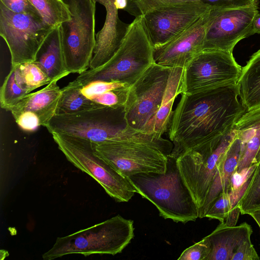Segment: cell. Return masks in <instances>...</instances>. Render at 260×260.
I'll use <instances>...</instances> for the list:
<instances>
[{
  "label": "cell",
  "instance_id": "obj_38",
  "mask_svg": "<svg viewBox=\"0 0 260 260\" xmlns=\"http://www.w3.org/2000/svg\"><path fill=\"white\" fill-rule=\"evenodd\" d=\"M142 1V0H128V5L131 3H133L134 2H138V1Z\"/></svg>",
  "mask_w": 260,
  "mask_h": 260
},
{
  "label": "cell",
  "instance_id": "obj_1",
  "mask_svg": "<svg viewBox=\"0 0 260 260\" xmlns=\"http://www.w3.org/2000/svg\"><path fill=\"white\" fill-rule=\"evenodd\" d=\"M236 84L195 93H182L167 132L177 159L185 151L230 131L246 110Z\"/></svg>",
  "mask_w": 260,
  "mask_h": 260
},
{
  "label": "cell",
  "instance_id": "obj_14",
  "mask_svg": "<svg viewBox=\"0 0 260 260\" xmlns=\"http://www.w3.org/2000/svg\"><path fill=\"white\" fill-rule=\"evenodd\" d=\"M212 8L201 2L161 6L143 15V22L154 48L172 40Z\"/></svg>",
  "mask_w": 260,
  "mask_h": 260
},
{
  "label": "cell",
  "instance_id": "obj_22",
  "mask_svg": "<svg viewBox=\"0 0 260 260\" xmlns=\"http://www.w3.org/2000/svg\"><path fill=\"white\" fill-rule=\"evenodd\" d=\"M35 61L44 69L51 81H58L70 74L65 64L60 25L54 27L48 35Z\"/></svg>",
  "mask_w": 260,
  "mask_h": 260
},
{
  "label": "cell",
  "instance_id": "obj_30",
  "mask_svg": "<svg viewBox=\"0 0 260 260\" xmlns=\"http://www.w3.org/2000/svg\"><path fill=\"white\" fill-rule=\"evenodd\" d=\"M17 66L21 81L28 93L51 82L44 69L36 61Z\"/></svg>",
  "mask_w": 260,
  "mask_h": 260
},
{
  "label": "cell",
  "instance_id": "obj_19",
  "mask_svg": "<svg viewBox=\"0 0 260 260\" xmlns=\"http://www.w3.org/2000/svg\"><path fill=\"white\" fill-rule=\"evenodd\" d=\"M252 234V228L246 222L233 226L220 223L204 238L210 248L206 260H232L239 246L250 239Z\"/></svg>",
  "mask_w": 260,
  "mask_h": 260
},
{
  "label": "cell",
  "instance_id": "obj_18",
  "mask_svg": "<svg viewBox=\"0 0 260 260\" xmlns=\"http://www.w3.org/2000/svg\"><path fill=\"white\" fill-rule=\"evenodd\" d=\"M58 80H53L43 88L30 92L17 103L10 110L14 118L24 112H30L39 119L41 126H44L56 114L61 95Z\"/></svg>",
  "mask_w": 260,
  "mask_h": 260
},
{
  "label": "cell",
  "instance_id": "obj_28",
  "mask_svg": "<svg viewBox=\"0 0 260 260\" xmlns=\"http://www.w3.org/2000/svg\"><path fill=\"white\" fill-rule=\"evenodd\" d=\"M38 10L44 21L54 27L69 21L71 14L63 0H28Z\"/></svg>",
  "mask_w": 260,
  "mask_h": 260
},
{
  "label": "cell",
  "instance_id": "obj_27",
  "mask_svg": "<svg viewBox=\"0 0 260 260\" xmlns=\"http://www.w3.org/2000/svg\"><path fill=\"white\" fill-rule=\"evenodd\" d=\"M28 94L20 79L17 66L11 67L0 89L1 108L10 111L19 101Z\"/></svg>",
  "mask_w": 260,
  "mask_h": 260
},
{
  "label": "cell",
  "instance_id": "obj_2",
  "mask_svg": "<svg viewBox=\"0 0 260 260\" xmlns=\"http://www.w3.org/2000/svg\"><path fill=\"white\" fill-rule=\"evenodd\" d=\"M127 178L136 192L154 204L165 219L185 223L199 217V208L181 175L176 158L168 156L164 173H140Z\"/></svg>",
  "mask_w": 260,
  "mask_h": 260
},
{
  "label": "cell",
  "instance_id": "obj_37",
  "mask_svg": "<svg viewBox=\"0 0 260 260\" xmlns=\"http://www.w3.org/2000/svg\"><path fill=\"white\" fill-rule=\"evenodd\" d=\"M249 215L253 218L260 229V211L252 213Z\"/></svg>",
  "mask_w": 260,
  "mask_h": 260
},
{
  "label": "cell",
  "instance_id": "obj_5",
  "mask_svg": "<svg viewBox=\"0 0 260 260\" xmlns=\"http://www.w3.org/2000/svg\"><path fill=\"white\" fill-rule=\"evenodd\" d=\"M44 126L51 134L73 136L95 144L126 140L141 133L127 126L123 106L55 114Z\"/></svg>",
  "mask_w": 260,
  "mask_h": 260
},
{
  "label": "cell",
  "instance_id": "obj_29",
  "mask_svg": "<svg viewBox=\"0 0 260 260\" xmlns=\"http://www.w3.org/2000/svg\"><path fill=\"white\" fill-rule=\"evenodd\" d=\"M238 206L241 214L260 211V161L253 172Z\"/></svg>",
  "mask_w": 260,
  "mask_h": 260
},
{
  "label": "cell",
  "instance_id": "obj_3",
  "mask_svg": "<svg viewBox=\"0 0 260 260\" xmlns=\"http://www.w3.org/2000/svg\"><path fill=\"white\" fill-rule=\"evenodd\" d=\"M154 62V47L140 15L130 23L119 48L107 62L85 71L75 80L81 83L116 81L130 86Z\"/></svg>",
  "mask_w": 260,
  "mask_h": 260
},
{
  "label": "cell",
  "instance_id": "obj_7",
  "mask_svg": "<svg viewBox=\"0 0 260 260\" xmlns=\"http://www.w3.org/2000/svg\"><path fill=\"white\" fill-rule=\"evenodd\" d=\"M51 135L67 160L92 177L116 202H127L134 196L136 191L128 178L95 154L93 143L66 134Z\"/></svg>",
  "mask_w": 260,
  "mask_h": 260
},
{
  "label": "cell",
  "instance_id": "obj_10",
  "mask_svg": "<svg viewBox=\"0 0 260 260\" xmlns=\"http://www.w3.org/2000/svg\"><path fill=\"white\" fill-rule=\"evenodd\" d=\"M53 27L41 17L13 12L0 3V35L9 49L11 67L35 61Z\"/></svg>",
  "mask_w": 260,
  "mask_h": 260
},
{
  "label": "cell",
  "instance_id": "obj_31",
  "mask_svg": "<svg viewBox=\"0 0 260 260\" xmlns=\"http://www.w3.org/2000/svg\"><path fill=\"white\" fill-rule=\"evenodd\" d=\"M210 252V247L203 238L200 242L185 249L178 260H206Z\"/></svg>",
  "mask_w": 260,
  "mask_h": 260
},
{
  "label": "cell",
  "instance_id": "obj_34",
  "mask_svg": "<svg viewBox=\"0 0 260 260\" xmlns=\"http://www.w3.org/2000/svg\"><path fill=\"white\" fill-rule=\"evenodd\" d=\"M259 257L253 247L251 239L242 243L234 254L232 260H259Z\"/></svg>",
  "mask_w": 260,
  "mask_h": 260
},
{
  "label": "cell",
  "instance_id": "obj_13",
  "mask_svg": "<svg viewBox=\"0 0 260 260\" xmlns=\"http://www.w3.org/2000/svg\"><path fill=\"white\" fill-rule=\"evenodd\" d=\"M258 4L257 1L245 7L211 10L203 51L233 52L238 42L253 35Z\"/></svg>",
  "mask_w": 260,
  "mask_h": 260
},
{
  "label": "cell",
  "instance_id": "obj_9",
  "mask_svg": "<svg viewBox=\"0 0 260 260\" xmlns=\"http://www.w3.org/2000/svg\"><path fill=\"white\" fill-rule=\"evenodd\" d=\"M235 136L233 127L222 136L185 151L177 159L181 175L199 210L204 205L218 167Z\"/></svg>",
  "mask_w": 260,
  "mask_h": 260
},
{
  "label": "cell",
  "instance_id": "obj_21",
  "mask_svg": "<svg viewBox=\"0 0 260 260\" xmlns=\"http://www.w3.org/2000/svg\"><path fill=\"white\" fill-rule=\"evenodd\" d=\"M241 151V142L236 136L228 149L211 184L203 206L199 210V217H205L212 203L222 193L230 189L231 178L236 170Z\"/></svg>",
  "mask_w": 260,
  "mask_h": 260
},
{
  "label": "cell",
  "instance_id": "obj_36",
  "mask_svg": "<svg viewBox=\"0 0 260 260\" xmlns=\"http://www.w3.org/2000/svg\"><path fill=\"white\" fill-rule=\"evenodd\" d=\"M128 4V0H115V5L118 10H125Z\"/></svg>",
  "mask_w": 260,
  "mask_h": 260
},
{
  "label": "cell",
  "instance_id": "obj_12",
  "mask_svg": "<svg viewBox=\"0 0 260 260\" xmlns=\"http://www.w3.org/2000/svg\"><path fill=\"white\" fill-rule=\"evenodd\" d=\"M241 70L233 52L204 50L184 69L182 93H198L236 84Z\"/></svg>",
  "mask_w": 260,
  "mask_h": 260
},
{
  "label": "cell",
  "instance_id": "obj_11",
  "mask_svg": "<svg viewBox=\"0 0 260 260\" xmlns=\"http://www.w3.org/2000/svg\"><path fill=\"white\" fill-rule=\"evenodd\" d=\"M171 69L154 62L128 87L123 107L129 128L142 132L155 116L160 106Z\"/></svg>",
  "mask_w": 260,
  "mask_h": 260
},
{
  "label": "cell",
  "instance_id": "obj_6",
  "mask_svg": "<svg viewBox=\"0 0 260 260\" xmlns=\"http://www.w3.org/2000/svg\"><path fill=\"white\" fill-rule=\"evenodd\" d=\"M134 221L118 215L71 235L58 237L52 248L42 254L52 260L71 254L114 255L121 252L134 236Z\"/></svg>",
  "mask_w": 260,
  "mask_h": 260
},
{
  "label": "cell",
  "instance_id": "obj_20",
  "mask_svg": "<svg viewBox=\"0 0 260 260\" xmlns=\"http://www.w3.org/2000/svg\"><path fill=\"white\" fill-rule=\"evenodd\" d=\"M184 69L172 68L160 106L142 132L157 138L168 132L173 113V106L177 96L182 93Z\"/></svg>",
  "mask_w": 260,
  "mask_h": 260
},
{
  "label": "cell",
  "instance_id": "obj_17",
  "mask_svg": "<svg viewBox=\"0 0 260 260\" xmlns=\"http://www.w3.org/2000/svg\"><path fill=\"white\" fill-rule=\"evenodd\" d=\"M234 128L241 142L239 172L260 161V109L245 112Z\"/></svg>",
  "mask_w": 260,
  "mask_h": 260
},
{
  "label": "cell",
  "instance_id": "obj_16",
  "mask_svg": "<svg viewBox=\"0 0 260 260\" xmlns=\"http://www.w3.org/2000/svg\"><path fill=\"white\" fill-rule=\"evenodd\" d=\"M103 5L106 16L102 28L95 35V45L89 69H96L107 62L119 48L126 35L129 24L118 16L115 0H94Z\"/></svg>",
  "mask_w": 260,
  "mask_h": 260
},
{
  "label": "cell",
  "instance_id": "obj_35",
  "mask_svg": "<svg viewBox=\"0 0 260 260\" xmlns=\"http://www.w3.org/2000/svg\"><path fill=\"white\" fill-rule=\"evenodd\" d=\"M253 33L260 34V13L259 12L256 14L253 21Z\"/></svg>",
  "mask_w": 260,
  "mask_h": 260
},
{
  "label": "cell",
  "instance_id": "obj_15",
  "mask_svg": "<svg viewBox=\"0 0 260 260\" xmlns=\"http://www.w3.org/2000/svg\"><path fill=\"white\" fill-rule=\"evenodd\" d=\"M210 11L181 34L165 44L154 48L155 62L170 68L184 69L192 59L203 51L206 32L210 20Z\"/></svg>",
  "mask_w": 260,
  "mask_h": 260
},
{
  "label": "cell",
  "instance_id": "obj_33",
  "mask_svg": "<svg viewBox=\"0 0 260 260\" xmlns=\"http://www.w3.org/2000/svg\"><path fill=\"white\" fill-rule=\"evenodd\" d=\"M14 119L19 127L26 132H32L41 126L38 117L30 112H22Z\"/></svg>",
  "mask_w": 260,
  "mask_h": 260
},
{
  "label": "cell",
  "instance_id": "obj_32",
  "mask_svg": "<svg viewBox=\"0 0 260 260\" xmlns=\"http://www.w3.org/2000/svg\"><path fill=\"white\" fill-rule=\"evenodd\" d=\"M0 3L13 12L28 14L42 18L28 0H0Z\"/></svg>",
  "mask_w": 260,
  "mask_h": 260
},
{
  "label": "cell",
  "instance_id": "obj_23",
  "mask_svg": "<svg viewBox=\"0 0 260 260\" xmlns=\"http://www.w3.org/2000/svg\"><path fill=\"white\" fill-rule=\"evenodd\" d=\"M236 85L246 112L260 109V49L242 68Z\"/></svg>",
  "mask_w": 260,
  "mask_h": 260
},
{
  "label": "cell",
  "instance_id": "obj_8",
  "mask_svg": "<svg viewBox=\"0 0 260 260\" xmlns=\"http://www.w3.org/2000/svg\"><path fill=\"white\" fill-rule=\"evenodd\" d=\"M71 14L60 24L66 68L70 73L81 74L89 68L95 45L94 0H63Z\"/></svg>",
  "mask_w": 260,
  "mask_h": 260
},
{
  "label": "cell",
  "instance_id": "obj_25",
  "mask_svg": "<svg viewBox=\"0 0 260 260\" xmlns=\"http://www.w3.org/2000/svg\"><path fill=\"white\" fill-rule=\"evenodd\" d=\"M258 0H142L134 3L136 13L140 15L164 6L190 2H201L212 9H230L249 6Z\"/></svg>",
  "mask_w": 260,
  "mask_h": 260
},
{
  "label": "cell",
  "instance_id": "obj_4",
  "mask_svg": "<svg viewBox=\"0 0 260 260\" xmlns=\"http://www.w3.org/2000/svg\"><path fill=\"white\" fill-rule=\"evenodd\" d=\"M95 154L123 176L164 173L173 144L169 140L143 134L126 140L94 143Z\"/></svg>",
  "mask_w": 260,
  "mask_h": 260
},
{
  "label": "cell",
  "instance_id": "obj_26",
  "mask_svg": "<svg viewBox=\"0 0 260 260\" xmlns=\"http://www.w3.org/2000/svg\"><path fill=\"white\" fill-rule=\"evenodd\" d=\"M246 187L221 193L210 205L205 217L223 223L231 214L240 215L238 204Z\"/></svg>",
  "mask_w": 260,
  "mask_h": 260
},
{
  "label": "cell",
  "instance_id": "obj_24",
  "mask_svg": "<svg viewBox=\"0 0 260 260\" xmlns=\"http://www.w3.org/2000/svg\"><path fill=\"white\" fill-rule=\"evenodd\" d=\"M103 106L87 98L73 81L61 88L55 114H71Z\"/></svg>",
  "mask_w": 260,
  "mask_h": 260
}]
</instances>
